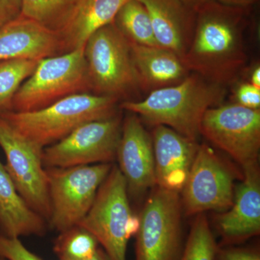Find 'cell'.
Masks as SVG:
<instances>
[{
    "instance_id": "6da1fadb",
    "label": "cell",
    "mask_w": 260,
    "mask_h": 260,
    "mask_svg": "<svg viewBox=\"0 0 260 260\" xmlns=\"http://www.w3.org/2000/svg\"><path fill=\"white\" fill-rule=\"evenodd\" d=\"M248 10L211 1L196 10L192 39L182 61L191 73L225 87L247 62Z\"/></svg>"
},
{
    "instance_id": "e575fe53",
    "label": "cell",
    "mask_w": 260,
    "mask_h": 260,
    "mask_svg": "<svg viewBox=\"0 0 260 260\" xmlns=\"http://www.w3.org/2000/svg\"><path fill=\"white\" fill-rule=\"evenodd\" d=\"M70 2H72V1H73V0H70Z\"/></svg>"
},
{
    "instance_id": "30bf717a",
    "label": "cell",
    "mask_w": 260,
    "mask_h": 260,
    "mask_svg": "<svg viewBox=\"0 0 260 260\" xmlns=\"http://www.w3.org/2000/svg\"><path fill=\"white\" fill-rule=\"evenodd\" d=\"M122 121L119 112L112 117L78 126L60 141L44 149V167L69 168L112 164L116 158Z\"/></svg>"
},
{
    "instance_id": "f546056e",
    "label": "cell",
    "mask_w": 260,
    "mask_h": 260,
    "mask_svg": "<svg viewBox=\"0 0 260 260\" xmlns=\"http://www.w3.org/2000/svg\"><path fill=\"white\" fill-rule=\"evenodd\" d=\"M220 4L235 8H246L249 9L253 5L255 4L258 0H214Z\"/></svg>"
},
{
    "instance_id": "7402d4cb",
    "label": "cell",
    "mask_w": 260,
    "mask_h": 260,
    "mask_svg": "<svg viewBox=\"0 0 260 260\" xmlns=\"http://www.w3.org/2000/svg\"><path fill=\"white\" fill-rule=\"evenodd\" d=\"M99 249V243L93 234L78 225L59 233L54 245L59 260L86 259Z\"/></svg>"
},
{
    "instance_id": "ffe728a7",
    "label": "cell",
    "mask_w": 260,
    "mask_h": 260,
    "mask_svg": "<svg viewBox=\"0 0 260 260\" xmlns=\"http://www.w3.org/2000/svg\"><path fill=\"white\" fill-rule=\"evenodd\" d=\"M48 223L36 213L17 190L14 183L0 161V233L6 237H43Z\"/></svg>"
},
{
    "instance_id": "7a4b0ae2",
    "label": "cell",
    "mask_w": 260,
    "mask_h": 260,
    "mask_svg": "<svg viewBox=\"0 0 260 260\" xmlns=\"http://www.w3.org/2000/svg\"><path fill=\"white\" fill-rule=\"evenodd\" d=\"M225 88L191 73L180 83L150 92L141 101H125L119 109L136 114L151 125L171 128L197 141L205 113L220 105Z\"/></svg>"
},
{
    "instance_id": "9a60e30c",
    "label": "cell",
    "mask_w": 260,
    "mask_h": 260,
    "mask_svg": "<svg viewBox=\"0 0 260 260\" xmlns=\"http://www.w3.org/2000/svg\"><path fill=\"white\" fill-rule=\"evenodd\" d=\"M154 159L156 185L180 192L199 144L166 126H154Z\"/></svg>"
},
{
    "instance_id": "cb8c5ba5",
    "label": "cell",
    "mask_w": 260,
    "mask_h": 260,
    "mask_svg": "<svg viewBox=\"0 0 260 260\" xmlns=\"http://www.w3.org/2000/svg\"><path fill=\"white\" fill-rule=\"evenodd\" d=\"M70 0H21L20 16L57 31L69 13Z\"/></svg>"
},
{
    "instance_id": "4fadbf2b",
    "label": "cell",
    "mask_w": 260,
    "mask_h": 260,
    "mask_svg": "<svg viewBox=\"0 0 260 260\" xmlns=\"http://www.w3.org/2000/svg\"><path fill=\"white\" fill-rule=\"evenodd\" d=\"M128 194L138 197L156 185L152 136L136 114L129 113L122 121L116 158Z\"/></svg>"
},
{
    "instance_id": "5bb4252c",
    "label": "cell",
    "mask_w": 260,
    "mask_h": 260,
    "mask_svg": "<svg viewBox=\"0 0 260 260\" xmlns=\"http://www.w3.org/2000/svg\"><path fill=\"white\" fill-rule=\"evenodd\" d=\"M244 178L234 203L217 218V227L227 245L244 242L260 233V175L257 164L242 168Z\"/></svg>"
},
{
    "instance_id": "f1b7e54d",
    "label": "cell",
    "mask_w": 260,
    "mask_h": 260,
    "mask_svg": "<svg viewBox=\"0 0 260 260\" xmlns=\"http://www.w3.org/2000/svg\"><path fill=\"white\" fill-rule=\"evenodd\" d=\"M21 0H0V28L20 17Z\"/></svg>"
},
{
    "instance_id": "e0dca14e",
    "label": "cell",
    "mask_w": 260,
    "mask_h": 260,
    "mask_svg": "<svg viewBox=\"0 0 260 260\" xmlns=\"http://www.w3.org/2000/svg\"><path fill=\"white\" fill-rule=\"evenodd\" d=\"M130 0H73L69 13L56 31L61 54L85 47L99 29L113 23L116 15Z\"/></svg>"
},
{
    "instance_id": "836d02e7",
    "label": "cell",
    "mask_w": 260,
    "mask_h": 260,
    "mask_svg": "<svg viewBox=\"0 0 260 260\" xmlns=\"http://www.w3.org/2000/svg\"><path fill=\"white\" fill-rule=\"evenodd\" d=\"M0 260H5L4 258L2 257L1 256H0Z\"/></svg>"
},
{
    "instance_id": "8fae6325",
    "label": "cell",
    "mask_w": 260,
    "mask_h": 260,
    "mask_svg": "<svg viewBox=\"0 0 260 260\" xmlns=\"http://www.w3.org/2000/svg\"><path fill=\"white\" fill-rule=\"evenodd\" d=\"M200 135L242 168L254 165L260 150V110L234 103L210 108L202 120Z\"/></svg>"
},
{
    "instance_id": "603a6c76",
    "label": "cell",
    "mask_w": 260,
    "mask_h": 260,
    "mask_svg": "<svg viewBox=\"0 0 260 260\" xmlns=\"http://www.w3.org/2000/svg\"><path fill=\"white\" fill-rule=\"evenodd\" d=\"M38 61L28 59L0 61V113L12 111L15 93L34 73Z\"/></svg>"
},
{
    "instance_id": "2e32d148",
    "label": "cell",
    "mask_w": 260,
    "mask_h": 260,
    "mask_svg": "<svg viewBox=\"0 0 260 260\" xmlns=\"http://www.w3.org/2000/svg\"><path fill=\"white\" fill-rule=\"evenodd\" d=\"M61 54L57 32L20 16L0 28V61H39Z\"/></svg>"
},
{
    "instance_id": "d4e9b609",
    "label": "cell",
    "mask_w": 260,
    "mask_h": 260,
    "mask_svg": "<svg viewBox=\"0 0 260 260\" xmlns=\"http://www.w3.org/2000/svg\"><path fill=\"white\" fill-rule=\"evenodd\" d=\"M218 246L204 213L197 215L179 260H215Z\"/></svg>"
},
{
    "instance_id": "9c48e42d",
    "label": "cell",
    "mask_w": 260,
    "mask_h": 260,
    "mask_svg": "<svg viewBox=\"0 0 260 260\" xmlns=\"http://www.w3.org/2000/svg\"><path fill=\"white\" fill-rule=\"evenodd\" d=\"M0 148L6 158L5 169L17 190L48 223L51 205L47 174L43 164L44 148L19 133L1 115Z\"/></svg>"
},
{
    "instance_id": "d6986e66",
    "label": "cell",
    "mask_w": 260,
    "mask_h": 260,
    "mask_svg": "<svg viewBox=\"0 0 260 260\" xmlns=\"http://www.w3.org/2000/svg\"><path fill=\"white\" fill-rule=\"evenodd\" d=\"M129 44L140 90L149 93L172 86L191 73L180 56L169 49Z\"/></svg>"
},
{
    "instance_id": "277c9868",
    "label": "cell",
    "mask_w": 260,
    "mask_h": 260,
    "mask_svg": "<svg viewBox=\"0 0 260 260\" xmlns=\"http://www.w3.org/2000/svg\"><path fill=\"white\" fill-rule=\"evenodd\" d=\"M129 197L124 176L113 165L91 208L78 224L93 234L111 260H126L128 241L139 229V217L132 213Z\"/></svg>"
},
{
    "instance_id": "484cf974",
    "label": "cell",
    "mask_w": 260,
    "mask_h": 260,
    "mask_svg": "<svg viewBox=\"0 0 260 260\" xmlns=\"http://www.w3.org/2000/svg\"><path fill=\"white\" fill-rule=\"evenodd\" d=\"M0 256L5 260H44L25 247L18 238L6 237L1 233Z\"/></svg>"
},
{
    "instance_id": "ac0fdd59",
    "label": "cell",
    "mask_w": 260,
    "mask_h": 260,
    "mask_svg": "<svg viewBox=\"0 0 260 260\" xmlns=\"http://www.w3.org/2000/svg\"><path fill=\"white\" fill-rule=\"evenodd\" d=\"M148 10L159 47L182 59L192 39L196 10L181 0H139Z\"/></svg>"
},
{
    "instance_id": "3957f363",
    "label": "cell",
    "mask_w": 260,
    "mask_h": 260,
    "mask_svg": "<svg viewBox=\"0 0 260 260\" xmlns=\"http://www.w3.org/2000/svg\"><path fill=\"white\" fill-rule=\"evenodd\" d=\"M117 99L85 93L70 95L49 107L29 112L0 113L19 133L42 148L60 141L89 121L119 113Z\"/></svg>"
},
{
    "instance_id": "83f0119b",
    "label": "cell",
    "mask_w": 260,
    "mask_h": 260,
    "mask_svg": "<svg viewBox=\"0 0 260 260\" xmlns=\"http://www.w3.org/2000/svg\"><path fill=\"white\" fill-rule=\"evenodd\" d=\"M215 260H260L259 251L246 248L227 247L219 249Z\"/></svg>"
},
{
    "instance_id": "7c38bea8",
    "label": "cell",
    "mask_w": 260,
    "mask_h": 260,
    "mask_svg": "<svg viewBox=\"0 0 260 260\" xmlns=\"http://www.w3.org/2000/svg\"><path fill=\"white\" fill-rule=\"evenodd\" d=\"M233 172L208 145H199L182 189L186 215L225 212L234 203Z\"/></svg>"
},
{
    "instance_id": "5b68a950",
    "label": "cell",
    "mask_w": 260,
    "mask_h": 260,
    "mask_svg": "<svg viewBox=\"0 0 260 260\" xmlns=\"http://www.w3.org/2000/svg\"><path fill=\"white\" fill-rule=\"evenodd\" d=\"M84 56L90 93L127 101L140 90L129 42L114 24L103 27L89 38Z\"/></svg>"
},
{
    "instance_id": "ba28073f",
    "label": "cell",
    "mask_w": 260,
    "mask_h": 260,
    "mask_svg": "<svg viewBox=\"0 0 260 260\" xmlns=\"http://www.w3.org/2000/svg\"><path fill=\"white\" fill-rule=\"evenodd\" d=\"M181 206L179 192L154 186L139 216L135 260H179Z\"/></svg>"
},
{
    "instance_id": "4316f807",
    "label": "cell",
    "mask_w": 260,
    "mask_h": 260,
    "mask_svg": "<svg viewBox=\"0 0 260 260\" xmlns=\"http://www.w3.org/2000/svg\"><path fill=\"white\" fill-rule=\"evenodd\" d=\"M234 103L249 109H259L260 89L249 82L239 83L234 93Z\"/></svg>"
},
{
    "instance_id": "52a82bcc",
    "label": "cell",
    "mask_w": 260,
    "mask_h": 260,
    "mask_svg": "<svg viewBox=\"0 0 260 260\" xmlns=\"http://www.w3.org/2000/svg\"><path fill=\"white\" fill-rule=\"evenodd\" d=\"M112 166L46 168L51 205L48 225L61 233L78 225L91 208Z\"/></svg>"
},
{
    "instance_id": "1f68e13d",
    "label": "cell",
    "mask_w": 260,
    "mask_h": 260,
    "mask_svg": "<svg viewBox=\"0 0 260 260\" xmlns=\"http://www.w3.org/2000/svg\"><path fill=\"white\" fill-rule=\"evenodd\" d=\"M181 1L191 9L196 10L202 5L209 3V2L214 1V0H181Z\"/></svg>"
},
{
    "instance_id": "4dcf8cb0",
    "label": "cell",
    "mask_w": 260,
    "mask_h": 260,
    "mask_svg": "<svg viewBox=\"0 0 260 260\" xmlns=\"http://www.w3.org/2000/svg\"><path fill=\"white\" fill-rule=\"evenodd\" d=\"M249 83L255 86L256 88L260 89V67L259 64H256L251 70L250 78H249Z\"/></svg>"
},
{
    "instance_id": "44dd1931",
    "label": "cell",
    "mask_w": 260,
    "mask_h": 260,
    "mask_svg": "<svg viewBox=\"0 0 260 260\" xmlns=\"http://www.w3.org/2000/svg\"><path fill=\"white\" fill-rule=\"evenodd\" d=\"M113 24L129 43L159 47L148 10L139 0H130L123 5Z\"/></svg>"
},
{
    "instance_id": "d6a6232c",
    "label": "cell",
    "mask_w": 260,
    "mask_h": 260,
    "mask_svg": "<svg viewBox=\"0 0 260 260\" xmlns=\"http://www.w3.org/2000/svg\"><path fill=\"white\" fill-rule=\"evenodd\" d=\"M80 260H111L109 256L107 255V253L105 251L102 249V248L99 247L96 252L93 254V256H90V257L86 258V259H80Z\"/></svg>"
},
{
    "instance_id": "8992f818",
    "label": "cell",
    "mask_w": 260,
    "mask_h": 260,
    "mask_svg": "<svg viewBox=\"0 0 260 260\" xmlns=\"http://www.w3.org/2000/svg\"><path fill=\"white\" fill-rule=\"evenodd\" d=\"M90 93L84 48L38 61L13 98L12 111L39 110L70 95Z\"/></svg>"
}]
</instances>
